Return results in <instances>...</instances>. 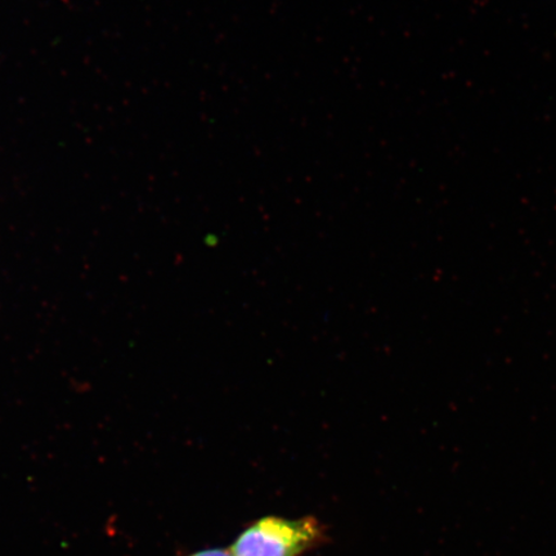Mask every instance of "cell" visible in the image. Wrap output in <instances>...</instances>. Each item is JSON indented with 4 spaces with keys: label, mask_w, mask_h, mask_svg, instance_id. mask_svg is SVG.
I'll use <instances>...</instances> for the list:
<instances>
[{
    "label": "cell",
    "mask_w": 556,
    "mask_h": 556,
    "mask_svg": "<svg viewBox=\"0 0 556 556\" xmlns=\"http://www.w3.org/2000/svg\"><path fill=\"white\" fill-rule=\"evenodd\" d=\"M328 541V530L315 517H263L239 533L232 556H304Z\"/></svg>",
    "instance_id": "obj_1"
},
{
    "label": "cell",
    "mask_w": 556,
    "mask_h": 556,
    "mask_svg": "<svg viewBox=\"0 0 556 556\" xmlns=\"http://www.w3.org/2000/svg\"><path fill=\"white\" fill-rule=\"evenodd\" d=\"M189 556H232L231 552L227 551V548H204V551H200L193 553Z\"/></svg>",
    "instance_id": "obj_2"
}]
</instances>
